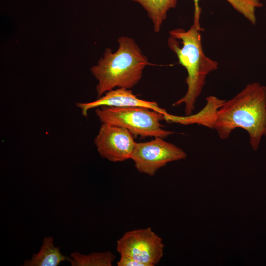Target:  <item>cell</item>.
Wrapping results in <instances>:
<instances>
[{
  "mask_svg": "<svg viewBox=\"0 0 266 266\" xmlns=\"http://www.w3.org/2000/svg\"><path fill=\"white\" fill-rule=\"evenodd\" d=\"M186 156L181 148L164 138L155 137L149 141L136 143L131 159L139 172L153 176L167 163L184 159Z\"/></svg>",
  "mask_w": 266,
  "mask_h": 266,
  "instance_id": "obj_6",
  "label": "cell"
},
{
  "mask_svg": "<svg viewBox=\"0 0 266 266\" xmlns=\"http://www.w3.org/2000/svg\"><path fill=\"white\" fill-rule=\"evenodd\" d=\"M70 257L63 255L59 247L54 246L52 236L45 237L39 251L32 255L31 259L24 261V266H57L62 262H70Z\"/></svg>",
  "mask_w": 266,
  "mask_h": 266,
  "instance_id": "obj_9",
  "label": "cell"
},
{
  "mask_svg": "<svg viewBox=\"0 0 266 266\" xmlns=\"http://www.w3.org/2000/svg\"><path fill=\"white\" fill-rule=\"evenodd\" d=\"M72 266H111L115 255L109 251L84 255L78 252L70 254Z\"/></svg>",
  "mask_w": 266,
  "mask_h": 266,
  "instance_id": "obj_12",
  "label": "cell"
},
{
  "mask_svg": "<svg viewBox=\"0 0 266 266\" xmlns=\"http://www.w3.org/2000/svg\"><path fill=\"white\" fill-rule=\"evenodd\" d=\"M235 10L242 14L252 24L256 22L255 10L261 7L263 4L259 0H226ZM199 0H193L194 12L193 23L197 27L201 28L200 19L201 12L199 5Z\"/></svg>",
  "mask_w": 266,
  "mask_h": 266,
  "instance_id": "obj_11",
  "label": "cell"
},
{
  "mask_svg": "<svg viewBox=\"0 0 266 266\" xmlns=\"http://www.w3.org/2000/svg\"><path fill=\"white\" fill-rule=\"evenodd\" d=\"M203 30L194 24L187 30L182 28L171 30L167 41L168 47L176 54L179 63L187 73V91L173 104L174 106L184 104L185 115L193 113L207 76L218 69V63L206 56L203 51L200 33Z\"/></svg>",
  "mask_w": 266,
  "mask_h": 266,
  "instance_id": "obj_2",
  "label": "cell"
},
{
  "mask_svg": "<svg viewBox=\"0 0 266 266\" xmlns=\"http://www.w3.org/2000/svg\"><path fill=\"white\" fill-rule=\"evenodd\" d=\"M206 100L199 112L186 116L187 124L215 129L223 140L234 129L241 128L248 133L252 149L258 150L262 138L266 136V86L253 82L229 100L213 96Z\"/></svg>",
  "mask_w": 266,
  "mask_h": 266,
  "instance_id": "obj_1",
  "label": "cell"
},
{
  "mask_svg": "<svg viewBox=\"0 0 266 266\" xmlns=\"http://www.w3.org/2000/svg\"><path fill=\"white\" fill-rule=\"evenodd\" d=\"M136 143L127 129L107 123H102L94 138L100 155L113 162L131 159Z\"/></svg>",
  "mask_w": 266,
  "mask_h": 266,
  "instance_id": "obj_7",
  "label": "cell"
},
{
  "mask_svg": "<svg viewBox=\"0 0 266 266\" xmlns=\"http://www.w3.org/2000/svg\"><path fill=\"white\" fill-rule=\"evenodd\" d=\"M164 245L162 238L150 227L125 232L117 241L120 255L137 261L145 266H154L163 256Z\"/></svg>",
  "mask_w": 266,
  "mask_h": 266,
  "instance_id": "obj_5",
  "label": "cell"
},
{
  "mask_svg": "<svg viewBox=\"0 0 266 266\" xmlns=\"http://www.w3.org/2000/svg\"><path fill=\"white\" fill-rule=\"evenodd\" d=\"M95 113L102 123L125 128L133 137L164 139L175 133L163 128L160 122L164 120L163 114L147 108L103 106L96 108Z\"/></svg>",
  "mask_w": 266,
  "mask_h": 266,
  "instance_id": "obj_4",
  "label": "cell"
},
{
  "mask_svg": "<svg viewBox=\"0 0 266 266\" xmlns=\"http://www.w3.org/2000/svg\"><path fill=\"white\" fill-rule=\"evenodd\" d=\"M139 3L146 11L153 24V30L159 32L169 10L174 8L177 0H128Z\"/></svg>",
  "mask_w": 266,
  "mask_h": 266,
  "instance_id": "obj_10",
  "label": "cell"
},
{
  "mask_svg": "<svg viewBox=\"0 0 266 266\" xmlns=\"http://www.w3.org/2000/svg\"><path fill=\"white\" fill-rule=\"evenodd\" d=\"M117 42L116 51L106 48L97 64L91 68L98 81V98L116 88H133L140 81L146 66L151 64L132 38L121 36Z\"/></svg>",
  "mask_w": 266,
  "mask_h": 266,
  "instance_id": "obj_3",
  "label": "cell"
},
{
  "mask_svg": "<svg viewBox=\"0 0 266 266\" xmlns=\"http://www.w3.org/2000/svg\"><path fill=\"white\" fill-rule=\"evenodd\" d=\"M118 266H145L142 263L130 257L120 255V259L117 263Z\"/></svg>",
  "mask_w": 266,
  "mask_h": 266,
  "instance_id": "obj_13",
  "label": "cell"
},
{
  "mask_svg": "<svg viewBox=\"0 0 266 266\" xmlns=\"http://www.w3.org/2000/svg\"><path fill=\"white\" fill-rule=\"evenodd\" d=\"M76 106L80 109L82 115L86 117L89 110L100 107H139L150 109L164 115L167 112L153 101L138 98L130 89L117 88L107 92L93 101L78 102Z\"/></svg>",
  "mask_w": 266,
  "mask_h": 266,
  "instance_id": "obj_8",
  "label": "cell"
}]
</instances>
